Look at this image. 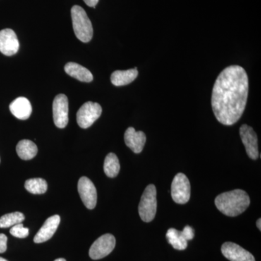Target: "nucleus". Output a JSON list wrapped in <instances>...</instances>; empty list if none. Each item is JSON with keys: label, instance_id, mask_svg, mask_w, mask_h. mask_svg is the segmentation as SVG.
<instances>
[{"label": "nucleus", "instance_id": "1", "mask_svg": "<svg viewBox=\"0 0 261 261\" xmlns=\"http://www.w3.org/2000/svg\"><path fill=\"white\" fill-rule=\"evenodd\" d=\"M249 81L240 65H230L216 79L211 106L216 119L225 126L234 124L243 116L248 97Z\"/></svg>", "mask_w": 261, "mask_h": 261}, {"label": "nucleus", "instance_id": "2", "mask_svg": "<svg viewBox=\"0 0 261 261\" xmlns=\"http://www.w3.org/2000/svg\"><path fill=\"white\" fill-rule=\"evenodd\" d=\"M250 204V199L246 192L242 190L224 192L218 195L215 205L223 214L235 217L243 214Z\"/></svg>", "mask_w": 261, "mask_h": 261}, {"label": "nucleus", "instance_id": "3", "mask_svg": "<svg viewBox=\"0 0 261 261\" xmlns=\"http://www.w3.org/2000/svg\"><path fill=\"white\" fill-rule=\"evenodd\" d=\"M71 18L75 37L84 43L90 42L93 37V27L85 10L74 5L71 8Z\"/></svg>", "mask_w": 261, "mask_h": 261}, {"label": "nucleus", "instance_id": "4", "mask_svg": "<svg viewBox=\"0 0 261 261\" xmlns=\"http://www.w3.org/2000/svg\"><path fill=\"white\" fill-rule=\"evenodd\" d=\"M156 211H157V191L154 185H149L146 187L141 197L140 205H139V214L142 221L149 223L155 217Z\"/></svg>", "mask_w": 261, "mask_h": 261}, {"label": "nucleus", "instance_id": "5", "mask_svg": "<svg viewBox=\"0 0 261 261\" xmlns=\"http://www.w3.org/2000/svg\"><path fill=\"white\" fill-rule=\"evenodd\" d=\"M191 186L186 175L178 173L171 184V197L178 204H186L190 199Z\"/></svg>", "mask_w": 261, "mask_h": 261}, {"label": "nucleus", "instance_id": "6", "mask_svg": "<svg viewBox=\"0 0 261 261\" xmlns=\"http://www.w3.org/2000/svg\"><path fill=\"white\" fill-rule=\"evenodd\" d=\"M102 112V107L98 103L85 102L77 112V123L81 128H89L100 117Z\"/></svg>", "mask_w": 261, "mask_h": 261}, {"label": "nucleus", "instance_id": "7", "mask_svg": "<svg viewBox=\"0 0 261 261\" xmlns=\"http://www.w3.org/2000/svg\"><path fill=\"white\" fill-rule=\"evenodd\" d=\"M116 247V238L111 233H106L97 239L90 249L89 256L93 260H99L108 256Z\"/></svg>", "mask_w": 261, "mask_h": 261}, {"label": "nucleus", "instance_id": "8", "mask_svg": "<svg viewBox=\"0 0 261 261\" xmlns=\"http://www.w3.org/2000/svg\"><path fill=\"white\" fill-rule=\"evenodd\" d=\"M53 120L60 128H64L68 123V99L65 94H60L55 97L53 104Z\"/></svg>", "mask_w": 261, "mask_h": 261}, {"label": "nucleus", "instance_id": "9", "mask_svg": "<svg viewBox=\"0 0 261 261\" xmlns=\"http://www.w3.org/2000/svg\"><path fill=\"white\" fill-rule=\"evenodd\" d=\"M78 191L84 205L88 209H94L97 205V193L93 182L83 176L78 183Z\"/></svg>", "mask_w": 261, "mask_h": 261}, {"label": "nucleus", "instance_id": "10", "mask_svg": "<svg viewBox=\"0 0 261 261\" xmlns=\"http://www.w3.org/2000/svg\"><path fill=\"white\" fill-rule=\"evenodd\" d=\"M240 135L249 158L252 160L258 159L257 137L253 128L248 125L243 124L240 127Z\"/></svg>", "mask_w": 261, "mask_h": 261}, {"label": "nucleus", "instance_id": "11", "mask_svg": "<svg viewBox=\"0 0 261 261\" xmlns=\"http://www.w3.org/2000/svg\"><path fill=\"white\" fill-rule=\"evenodd\" d=\"M19 49V41L14 31L5 29L0 31V51L6 56L16 54Z\"/></svg>", "mask_w": 261, "mask_h": 261}, {"label": "nucleus", "instance_id": "12", "mask_svg": "<svg viewBox=\"0 0 261 261\" xmlns=\"http://www.w3.org/2000/svg\"><path fill=\"white\" fill-rule=\"evenodd\" d=\"M221 252L230 261H255V257L250 252L238 244L230 242L223 244Z\"/></svg>", "mask_w": 261, "mask_h": 261}, {"label": "nucleus", "instance_id": "13", "mask_svg": "<svg viewBox=\"0 0 261 261\" xmlns=\"http://www.w3.org/2000/svg\"><path fill=\"white\" fill-rule=\"evenodd\" d=\"M60 223H61V217L58 215H54V216L48 218L36 236L34 237V243H42L50 240L56 232Z\"/></svg>", "mask_w": 261, "mask_h": 261}, {"label": "nucleus", "instance_id": "14", "mask_svg": "<svg viewBox=\"0 0 261 261\" xmlns=\"http://www.w3.org/2000/svg\"><path fill=\"white\" fill-rule=\"evenodd\" d=\"M146 140L147 137L145 134L141 130L137 132L133 127H129L125 132V143L135 153H140L143 150Z\"/></svg>", "mask_w": 261, "mask_h": 261}, {"label": "nucleus", "instance_id": "15", "mask_svg": "<svg viewBox=\"0 0 261 261\" xmlns=\"http://www.w3.org/2000/svg\"><path fill=\"white\" fill-rule=\"evenodd\" d=\"M10 111L15 118L27 120L32 115V105L27 98L18 97L10 105Z\"/></svg>", "mask_w": 261, "mask_h": 261}, {"label": "nucleus", "instance_id": "16", "mask_svg": "<svg viewBox=\"0 0 261 261\" xmlns=\"http://www.w3.org/2000/svg\"><path fill=\"white\" fill-rule=\"evenodd\" d=\"M65 71L67 74L80 82L89 83L93 80L92 73L87 68H84L78 63H72V62L67 63L65 65Z\"/></svg>", "mask_w": 261, "mask_h": 261}, {"label": "nucleus", "instance_id": "17", "mask_svg": "<svg viewBox=\"0 0 261 261\" xmlns=\"http://www.w3.org/2000/svg\"><path fill=\"white\" fill-rule=\"evenodd\" d=\"M137 68L126 70H116L111 74V83L116 87L128 85L138 76Z\"/></svg>", "mask_w": 261, "mask_h": 261}, {"label": "nucleus", "instance_id": "18", "mask_svg": "<svg viewBox=\"0 0 261 261\" xmlns=\"http://www.w3.org/2000/svg\"><path fill=\"white\" fill-rule=\"evenodd\" d=\"M16 152L20 159L24 161H29L37 155V146L32 141L23 140L20 141L17 145Z\"/></svg>", "mask_w": 261, "mask_h": 261}, {"label": "nucleus", "instance_id": "19", "mask_svg": "<svg viewBox=\"0 0 261 261\" xmlns=\"http://www.w3.org/2000/svg\"><path fill=\"white\" fill-rule=\"evenodd\" d=\"M166 238L168 243L172 245L173 248L178 250H184L187 248V240L184 238L181 231H178L176 228H171L166 233Z\"/></svg>", "mask_w": 261, "mask_h": 261}, {"label": "nucleus", "instance_id": "20", "mask_svg": "<svg viewBox=\"0 0 261 261\" xmlns=\"http://www.w3.org/2000/svg\"><path fill=\"white\" fill-rule=\"evenodd\" d=\"M119 160L116 154L111 152L106 156L104 162V171L106 176L110 178H115L120 171Z\"/></svg>", "mask_w": 261, "mask_h": 261}, {"label": "nucleus", "instance_id": "21", "mask_svg": "<svg viewBox=\"0 0 261 261\" xmlns=\"http://www.w3.org/2000/svg\"><path fill=\"white\" fill-rule=\"evenodd\" d=\"M25 188L34 195H41L47 192V183L43 178H30L25 182Z\"/></svg>", "mask_w": 261, "mask_h": 261}, {"label": "nucleus", "instance_id": "22", "mask_svg": "<svg viewBox=\"0 0 261 261\" xmlns=\"http://www.w3.org/2000/svg\"><path fill=\"white\" fill-rule=\"evenodd\" d=\"M25 220V216L20 212L5 214L0 218V228H9L20 224Z\"/></svg>", "mask_w": 261, "mask_h": 261}, {"label": "nucleus", "instance_id": "23", "mask_svg": "<svg viewBox=\"0 0 261 261\" xmlns=\"http://www.w3.org/2000/svg\"><path fill=\"white\" fill-rule=\"evenodd\" d=\"M10 233L15 238L23 239L29 236V229L28 228L24 227L23 224L20 223L12 226Z\"/></svg>", "mask_w": 261, "mask_h": 261}, {"label": "nucleus", "instance_id": "24", "mask_svg": "<svg viewBox=\"0 0 261 261\" xmlns=\"http://www.w3.org/2000/svg\"><path fill=\"white\" fill-rule=\"evenodd\" d=\"M181 233L182 234H183L184 238L186 239L187 241L192 240V239L194 238V237H195V230L190 226H185L183 231H181Z\"/></svg>", "mask_w": 261, "mask_h": 261}, {"label": "nucleus", "instance_id": "25", "mask_svg": "<svg viewBox=\"0 0 261 261\" xmlns=\"http://www.w3.org/2000/svg\"><path fill=\"white\" fill-rule=\"evenodd\" d=\"M8 238L4 233H0V253H3L7 250Z\"/></svg>", "mask_w": 261, "mask_h": 261}, {"label": "nucleus", "instance_id": "26", "mask_svg": "<svg viewBox=\"0 0 261 261\" xmlns=\"http://www.w3.org/2000/svg\"><path fill=\"white\" fill-rule=\"evenodd\" d=\"M84 3H86L89 7L91 8H95L96 5H97L99 0H84Z\"/></svg>", "mask_w": 261, "mask_h": 261}, {"label": "nucleus", "instance_id": "27", "mask_svg": "<svg viewBox=\"0 0 261 261\" xmlns=\"http://www.w3.org/2000/svg\"><path fill=\"white\" fill-rule=\"evenodd\" d=\"M260 224H261V220H260V219H259L257 221L256 225H257V228H258V229L260 230V231L261 230Z\"/></svg>", "mask_w": 261, "mask_h": 261}, {"label": "nucleus", "instance_id": "28", "mask_svg": "<svg viewBox=\"0 0 261 261\" xmlns=\"http://www.w3.org/2000/svg\"><path fill=\"white\" fill-rule=\"evenodd\" d=\"M54 261H66V260H65L64 258H58L56 259V260Z\"/></svg>", "mask_w": 261, "mask_h": 261}, {"label": "nucleus", "instance_id": "29", "mask_svg": "<svg viewBox=\"0 0 261 261\" xmlns=\"http://www.w3.org/2000/svg\"><path fill=\"white\" fill-rule=\"evenodd\" d=\"M0 261H8V260H7L6 259L3 258V257H0Z\"/></svg>", "mask_w": 261, "mask_h": 261}]
</instances>
